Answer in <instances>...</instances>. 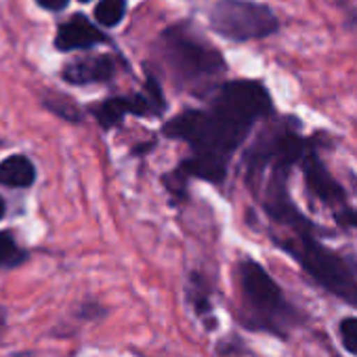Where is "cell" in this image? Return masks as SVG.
<instances>
[{
	"label": "cell",
	"instance_id": "cell-12",
	"mask_svg": "<svg viewBox=\"0 0 357 357\" xmlns=\"http://www.w3.org/2000/svg\"><path fill=\"white\" fill-rule=\"evenodd\" d=\"M40 103H43L49 112H53L55 116H59V118L66 120V122L78 124V122H82V118H84V112H82V109L76 105V101L70 99L68 95H61V93H55V91H47V93H43V97H40Z\"/></svg>",
	"mask_w": 357,
	"mask_h": 357
},
{
	"label": "cell",
	"instance_id": "cell-19",
	"mask_svg": "<svg viewBox=\"0 0 357 357\" xmlns=\"http://www.w3.org/2000/svg\"><path fill=\"white\" fill-rule=\"evenodd\" d=\"M3 328H5V311L0 309V332H3Z\"/></svg>",
	"mask_w": 357,
	"mask_h": 357
},
{
	"label": "cell",
	"instance_id": "cell-7",
	"mask_svg": "<svg viewBox=\"0 0 357 357\" xmlns=\"http://www.w3.org/2000/svg\"><path fill=\"white\" fill-rule=\"evenodd\" d=\"M166 109H168V103L164 99V93H162L158 78L151 72H147L145 84L139 93L118 95V97L97 101L95 105L89 107V114L97 120V124L103 130H109V128L122 124V120L126 116L162 118L166 114Z\"/></svg>",
	"mask_w": 357,
	"mask_h": 357
},
{
	"label": "cell",
	"instance_id": "cell-2",
	"mask_svg": "<svg viewBox=\"0 0 357 357\" xmlns=\"http://www.w3.org/2000/svg\"><path fill=\"white\" fill-rule=\"evenodd\" d=\"M275 116V103L265 82L238 78L221 82L208 107H190L162 124V135L188 143L192 155L164 176L166 190L183 198L192 178L221 188L229 164L259 122Z\"/></svg>",
	"mask_w": 357,
	"mask_h": 357
},
{
	"label": "cell",
	"instance_id": "cell-3",
	"mask_svg": "<svg viewBox=\"0 0 357 357\" xmlns=\"http://www.w3.org/2000/svg\"><path fill=\"white\" fill-rule=\"evenodd\" d=\"M236 282V321L246 332L267 334L288 342L292 334L309 326V313L288 298L278 280L252 257L238 259Z\"/></svg>",
	"mask_w": 357,
	"mask_h": 357
},
{
	"label": "cell",
	"instance_id": "cell-13",
	"mask_svg": "<svg viewBox=\"0 0 357 357\" xmlns=\"http://www.w3.org/2000/svg\"><path fill=\"white\" fill-rule=\"evenodd\" d=\"M28 259H30V252L17 244L13 231L9 229L0 231V269H15L24 265Z\"/></svg>",
	"mask_w": 357,
	"mask_h": 357
},
{
	"label": "cell",
	"instance_id": "cell-8",
	"mask_svg": "<svg viewBox=\"0 0 357 357\" xmlns=\"http://www.w3.org/2000/svg\"><path fill=\"white\" fill-rule=\"evenodd\" d=\"M105 43H109V38L103 34V30L82 13H74L68 22L57 26L55 49L61 53L89 51Z\"/></svg>",
	"mask_w": 357,
	"mask_h": 357
},
{
	"label": "cell",
	"instance_id": "cell-11",
	"mask_svg": "<svg viewBox=\"0 0 357 357\" xmlns=\"http://www.w3.org/2000/svg\"><path fill=\"white\" fill-rule=\"evenodd\" d=\"M36 183V166L24 153H13L0 162V185L11 190H28Z\"/></svg>",
	"mask_w": 357,
	"mask_h": 357
},
{
	"label": "cell",
	"instance_id": "cell-14",
	"mask_svg": "<svg viewBox=\"0 0 357 357\" xmlns=\"http://www.w3.org/2000/svg\"><path fill=\"white\" fill-rule=\"evenodd\" d=\"M128 11L126 0H99L95 5V20L101 28H116L124 22Z\"/></svg>",
	"mask_w": 357,
	"mask_h": 357
},
{
	"label": "cell",
	"instance_id": "cell-10",
	"mask_svg": "<svg viewBox=\"0 0 357 357\" xmlns=\"http://www.w3.org/2000/svg\"><path fill=\"white\" fill-rule=\"evenodd\" d=\"M185 296H188L192 311L204 324V328L215 330L219 326V321H217L215 305H213V288L204 273H200V271L190 273V278L185 282Z\"/></svg>",
	"mask_w": 357,
	"mask_h": 357
},
{
	"label": "cell",
	"instance_id": "cell-6",
	"mask_svg": "<svg viewBox=\"0 0 357 357\" xmlns=\"http://www.w3.org/2000/svg\"><path fill=\"white\" fill-rule=\"evenodd\" d=\"M208 28L229 43H252L275 36L282 30L275 11L259 0H211Z\"/></svg>",
	"mask_w": 357,
	"mask_h": 357
},
{
	"label": "cell",
	"instance_id": "cell-20",
	"mask_svg": "<svg viewBox=\"0 0 357 357\" xmlns=\"http://www.w3.org/2000/svg\"><path fill=\"white\" fill-rule=\"evenodd\" d=\"M353 265H355V269H357V259H353Z\"/></svg>",
	"mask_w": 357,
	"mask_h": 357
},
{
	"label": "cell",
	"instance_id": "cell-4",
	"mask_svg": "<svg viewBox=\"0 0 357 357\" xmlns=\"http://www.w3.org/2000/svg\"><path fill=\"white\" fill-rule=\"evenodd\" d=\"M158 47L174 82L196 97L215 91L227 72L221 51L192 22L168 26L160 34Z\"/></svg>",
	"mask_w": 357,
	"mask_h": 357
},
{
	"label": "cell",
	"instance_id": "cell-9",
	"mask_svg": "<svg viewBox=\"0 0 357 357\" xmlns=\"http://www.w3.org/2000/svg\"><path fill=\"white\" fill-rule=\"evenodd\" d=\"M118 74V61L112 55H84L63 66L61 78L72 86L105 84Z\"/></svg>",
	"mask_w": 357,
	"mask_h": 357
},
{
	"label": "cell",
	"instance_id": "cell-1",
	"mask_svg": "<svg viewBox=\"0 0 357 357\" xmlns=\"http://www.w3.org/2000/svg\"><path fill=\"white\" fill-rule=\"evenodd\" d=\"M311 135L296 116L269 120L242 158L244 183L267 219L269 242L290 257L305 278L326 294L357 309V269L353 259L326 244L332 231L309 219L290 194V174Z\"/></svg>",
	"mask_w": 357,
	"mask_h": 357
},
{
	"label": "cell",
	"instance_id": "cell-5",
	"mask_svg": "<svg viewBox=\"0 0 357 357\" xmlns=\"http://www.w3.org/2000/svg\"><path fill=\"white\" fill-rule=\"evenodd\" d=\"M321 145H330L328 135L326 132L311 135L309 145L305 147V151L298 158L296 166L301 168V174H303L305 192L311 198V202H317L330 211L336 227H340L342 231L357 229V206L351 204L344 185L326 166V162L319 153Z\"/></svg>",
	"mask_w": 357,
	"mask_h": 357
},
{
	"label": "cell",
	"instance_id": "cell-17",
	"mask_svg": "<svg viewBox=\"0 0 357 357\" xmlns=\"http://www.w3.org/2000/svg\"><path fill=\"white\" fill-rule=\"evenodd\" d=\"M36 5L45 11H51V13H59V11H66L70 0H36Z\"/></svg>",
	"mask_w": 357,
	"mask_h": 357
},
{
	"label": "cell",
	"instance_id": "cell-18",
	"mask_svg": "<svg viewBox=\"0 0 357 357\" xmlns=\"http://www.w3.org/2000/svg\"><path fill=\"white\" fill-rule=\"evenodd\" d=\"M7 215V202H5V198L0 196V221H3V217Z\"/></svg>",
	"mask_w": 357,
	"mask_h": 357
},
{
	"label": "cell",
	"instance_id": "cell-16",
	"mask_svg": "<svg viewBox=\"0 0 357 357\" xmlns=\"http://www.w3.org/2000/svg\"><path fill=\"white\" fill-rule=\"evenodd\" d=\"M246 353H248L246 342L238 334H231V336L217 342V355L219 357H240V355H246Z\"/></svg>",
	"mask_w": 357,
	"mask_h": 357
},
{
	"label": "cell",
	"instance_id": "cell-15",
	"mask_svg": "<svg viewBox=\"0 0 357 357\" xmlns=\"http://www.w3.org/2000/svg\"><path fill=\"white\" fill-rule=\"evenodd\" d=\"M336 336L344 353L357 357V315H344L336 324Z\"/></svg>",
	"mask_w": 357,
	"mask_h": 357
},
{
	"label": "cell",
	"instance_id": "cell-21",
	"mask_svg": "<svg viewBox=\"0 0 357 357\" xmlns=\"http://www.w3.org/2000/svg\"><path fill=\"white\" fill-rule=\"evenodd\" d=\"M80 3H91V0H80Z\"/></svg>",
	"mask_w": 357,
	"mask_h": 357
}]
</instances>
